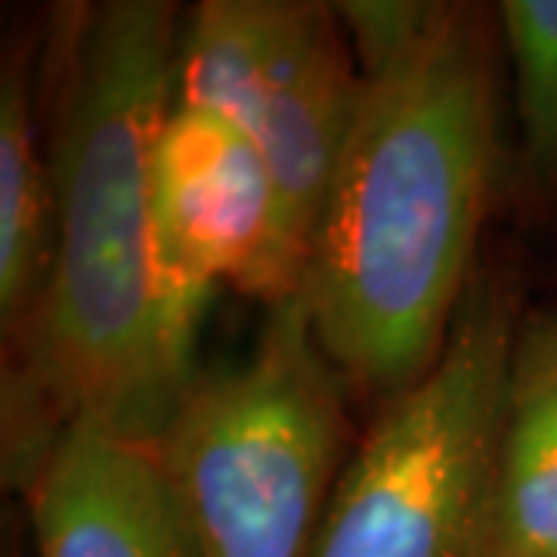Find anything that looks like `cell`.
<instances>
[{"label":"cell","instance_id":"6da1fadb","mask_svg":"<svg viewBox=\"0 0 557 557\" xmlns=\"http://www.w3.org/2000/svg\"><path fill=\"white\" fill-rule=\"evenodd\" d=\"M359 100L300 300L344 381L397 397L443 354L478 273L498 164L483 16L458 3H335Z\"/></svg>","mask_w":557,"mask_h":557},{"label":"cell","instance_id":"7a4b0ae2","mask_svg":"<svg viewBox=\"0 0 557 557\" xmlns=\"http://www.w3.org/2000/svg\"><path fill=\"white\" fill-rule=\"evenodd\" d=\"M53 146V245L7 381V480L38 478L75 418L159 440L189 381L164 347L152 282V146L174 100L180 16L112 0L65 35Z\"/></svg>","mask_w":557,"mask_h":557},{"label":"cell","instance_id":"3957f363","mask_svg":"<svg viewBox=\"0 0 557 557\" xmlns=\"http://www.w3.org/2000/svg\"><path fill=\"white\" fill-rule=\"evenodd\" d=\"M344 375L300 295L251 350L196 372L156 440L199 557H310L344 471Z\"/></svg>","mask_w":557,"mask_h":557},{"label":"cell","instance_id":"277c9868","mask_svg":"<svg viewBox=\"0 0 557 557\" xmlns=\"http://www.w3.org/2000/svg\"><path fill=\"white\" fill-rule=\"evenodd\" d=\"M523 310L474 273L437 362L341 471L310 557H493L498 434Z\"/></svg>","mask_w":557,"mask_h":557},{"label":"cell","instance_id":"5b68a950","mask_svg":"<svg viewBox=\"0 0 557 557\" xmlns=\"http://www.w3.org/2000/svg\"><path fill=\"white\" fill-rule=\"evenodd\" d=\"M152 282L164 347L193 381L201 319L220 285L273 304L276 193L258 143L171 106L149 164Z\"/></svg>","mask_w":557,"mask_h":557},{"label":"cell","instance_id":"8992f818","mask_svg":"<svg viewBox=\"0 0 557 557\" xmlns=\"http://www.w3.org/2000/svg\"><path fill=\"white\" fill-rule=\"evenodd\" d=\"M357 100L359 65L338 10L285 0L255 134L276 193V300L300 295Z\"/></svg>","mask_w":557,"mask_h":557},{"label":"cell","instance_id":"52a82bcc","mask_svg":"<svg viewBox=\"0 0 557 557\" xmlns=\"http://www.w3.org/2000/svg\"><path fill=\"white\" fill-rule=\"evenodd\" d=\"M35 557H199L152 440L75 418L32 483Z\"/></svg>","mask_w":557,"mask_h":557},{"label":"cell","instance_id":"ba28073f","mask_svg":"<svg viewBox=\"0 0 557 557\" xmlns=\"http://www.w3.org/2000/svg\"><path fill=\"white\" fill-rule=\"evenodd\" d=\"M493 557H557V304L520 317L498 434Z\"/></svg>","mask_w":557,"mask_h":557},{"label":"cell","instance_id":"9c48e42d","mask_svg":"<svg viewBox=\"0 0 557 557\" xmlns=\"http://www.w3.org/2000/svg\"><path fill=\"white\" fill-rule=\"evenodd\" d=\"M28 50L16 47L0 75V319L10 338L38 307L53 245L50 164L38 152Z\"/></svg>","mask_w":557,"mask_h":557},{"label":"cell","instance_id":"30bf717a","mask_svg":"<svg viewBox=\"0 0 557 557\" xmlns=\"http://www.w3.org/2000/svg\"><path fill=\"white\" fill-rule=\"evenodd\" d=\"M285 0H205L183 22L171 106L196 109L255 139Z\"/></svg>","mask_w":557,"mask_h":557},{"label":"cell","instance_id":"8fae6325","mask_svg":"<svg viewBox=\"0 0 557 557\" xmlns=\"http://www.w3.org/2000/svg\"><path fill=\"white\" fill-rule=\"evenodd\" d=\"M496 20L515 75L523 189L557 205V0H505Z\"/></svg>","mask_w":557,"mask_h":557}]
</instances>
